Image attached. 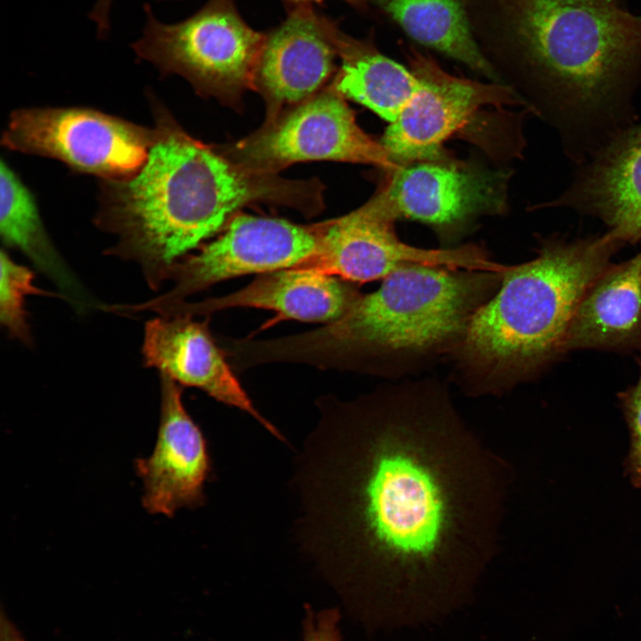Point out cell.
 Instances as JSON below:
<instances>
[{
	"mask_svg": "<svg viewBox=\"0 0 641 641\" xmlns=\"http://www.w3.org/2000/svg\"><path fill=\"white\" fill-rule=\"evenodd\" d=\"M216 239L185 256L168 271L171 289L134 305H118L119 313L152 311L159 315L193 294L220 281L251 273L296 268L316 252L319 231L284 219L247 215L231 216Z\"/></svg>",
	"mask_w": 641,
	"mask_h": 641,
	"instance_id": "8",
	"label": "cell"
},
{
	"mask_svg": "<svg viewBox=\"0 0 641 641\" xmlns=\"http://www.w3.org/2000/svg\"><path fill=\"white\" fill-rule=\"evenodd\" d=\"M146 162L133 176L106 181L98 227L117 237L106 254L137 264L157 290L171 266L216 233L232 215L256 202L300 211L308 205V181L251 171L219 149L187 134L158 115Z\"/></svg>",
	"mask_w": 641,
	"mask_h": 641,
	"instance_id": "2",
	"label": "cell"
},
{
	"mask_svg": "<svg viewBox=\"0 0 641 641\" xmlns=\"http://www.w3.org/2000/svg\"><path fill=\"white\" fill-rule=\"evenodd\" d=\"M388 174L385 184L361 207L393 223H426L447 246L475 219L506 207L508 178L499 170L444 157L400 165Z\"/></svg>",
	"mask_w": 641,
	"mask_h": 641,
	"instance_id": "9",
	"label": "cell"
},
{
	"mask_svg": "<svg viewBox=\"0 0 641 641\" xmlns=\"http://www.w3.org/2000/svg\"><path fill=\"white\" fill-rule=\"evenodd\" d=\"M338 55L329 18L312 5L290 8L284 21L266 33L252 88L266 102V121L320 92L337 70Z\"/></svg>",
	"mask_w": 641,
	"mask_h": 641,
	"instance_id": "13",
	"label": "cell"
},
{
	"mask_svg": "<svg viewBox=\"0 0 641 641\" xmlns=\"http://www.w3.org/2000/svg\"><path fill=\"white\" fill-rule=\"evenodd\" d=\"M329 29L340 62L331 86L394 122L418 92V78L410 69L382 54L369 39L353 37L330 19Z\"/></svg>",
	"mask_w": 641,
	"mask_h": 641,
	"instance_id": "19",
	"label": "cell"
},
{
	"mask_svg": "<svg viewBox=\"0 0 641 641\" xmlns=\"http://www.w3.org/2000/svg\"><path fill=\"white\" fill-rule=\"evenodd\" d=\"M361 295L340 278L290 268L262 273L246 287L225 296L194 303L184 301L162 316L193 317L252 307L273 311L280 320L329 323L342 317Z\"/></svg>",
	"mask_w": 641,
	"mask_h": 641,
	"instance_id": "17",
	"label": "cell"
},
{
	"mask_svg": "<svg viewBox=\"0 0 641 641\" xmlns=\"http://www.w3.org/2000/svg\"><path fill=\"white\" fill-rule=\"evenodd\" d=\"M623 244L609 231L544 240L535 258L508 266L448 361L469 395H499L532 379L564 353L573 313Z\"/></svg>",
	"mask_w": 641,
	"mask_h": 641,
	"instance_id": "5",
	"label": "cell"
},
{
	"mask_svg": "<svg viewBox=\"0 0 641 641\" xmlns=\"http://www.w3.org/2000/svg\"><path fill=\"white\" fill-rule=\"evenodd\" d=\"M159 1H164V0H159ZM173 1H174V0H173Z\"/></svg>",
	"mask_w": 641,
	"mask_h": 641,
	"instance_id": "27",
	"label": "cell"
},
{
	"mask_svg": "<svg viewBox=\"0 0 641 641\" xmlns=\"http://www.w3.org/2000/svg\"><path fill=\"white\" fill-rule=\"evenodd\" d=\"M339 620L337 608L315 612L311 605L305 604L302 641H341Z\"/></svg>",
	"mask_w": 641,
	"mask_h": 641,
	"instance_id": "24",
	"label": "cell"
},
{
	"mask_svg": "<svg viewBox=\"0 0 641 641\" xmlns=\"http://www.w3.org/2000/svg\"><path fill=\"white\" fill-rule=\"evenodd\" d=\"M640 374L635 385L620 394L630 433L627 472L634 486L641 488V360Z\"/></svg>",
	"mask_w": 641,
	"mask_h": 641,
	"instance_id": "23",
	"label": "cell"
},
{
	"mask_svg": "<svg viewBox=\"0 0 641 641\" xmlns=\"http://www.w3.org/2000/svg\"><path fill=\"white\" fill-rule=\"evenodd\" d=\"M288 4H289L292 7L296 6H301V5H312L313 4H320L324 0H285ZM348 4L356 7V8H365L366 3L364 0H341Z\"/></svg>",
	"mask_w": 641,
	"mask_h": 641,
	"instance_id": "26",
	"label": "cell"
},
{
	"mask_svg": "<svg viewBox=\"0 0 641 641\" xmlns=\"http://www.w3.org/2000/svg\"><path fill=\"white\" fill-rule=\"evenodd\" d=\"M506 271L404 266L321 328L250 341L249 360L255 366L299 362L389 378L419 372L448 359Z\"/></svg>",
	"mask_w": 641,
	"mask_h": 641,
	"instance_id": "3",
	"label": "cell"
},
{
	"mask_svg": "<svg viewBox=\"0 0 641 641\" xmlns=\"http://www.w3.org/2000/svg\"><path fill=\"white\" fill-rule=\"evenodd\" d=\"M549 207L599 218L614 238L641 240V123L621 130L583 163Z\"/></svg>",
	"mask_w": 641,
	"mask_h": 641,
	"instance_id": "15",
	"label": "cell"
},
{
	"mask_svg": "<svg viewBox=\"0 0 641 641\" xmlns=\"http://www.w3.org/2000/svg\"><path fill=\"white\" fill-rule=\"evenodd\" d=\"M155 135V129L92 110L24 109L12 115L3 143L118 181L142 168Z\"/></svg>",
	"mask_w": 641,
	"mask_h": 641,
	"instance_id": "10",
	"label": "cell"
},
{
	"mask_svg": "<svg viewBox=\"0 0 641 641\" xmlns=\"http://www.w3.org/2000/svg\"><path fill=\"white\" fill-rule=\"evenodd\" d=\"M161 411L152 453L135 463L144 488L142 505L150 514L172 517L183 507L201 506L210 472L207 442L182 400V385L160 375Z\"/></svg>",
	"mask_w": 641,
	"mask_h": 641,
	"instance_id": "14",
	"label": "cell"
},
{
	"mask_svg": "<svg viewBox=\"0 0 641 641\" xmlns=\"http://www.w3.org/2000/svg\"><path fill=\"white\" fill-rule=\"evenodd\" d=\"M0 232L6 247L21 252L77 311L90 304L82 284L51 241L36 201L17 174L1 161Z\"/></svg>",
	"mask_w": 641,
	"mask_h": 641,
	"instance_id": "20",
	"label": "cell"
},
{
	"mask_svg": "<svg viewBox=\"0 0 641 641\" xmlns=\"http://www.w3.org/2000/svg\"><path fill=\"white\" fill-rule=\"evenodd\" d=\"M0 265L1 324L11 337L29 346L33 344V338L25 309L26 298L30 295L48 296H61V295L45 291L35 286L34 272L13 261L4 249L1 250Z\"/></svg>",
	"mask_w": 641,
	"mask_h": 641,
	"instance_id": "22",
	"label": "cell"
},
{
	"mask_svg": "<svg viewBox=\"0 0 641 641\" xmlns=\"http://www.w3.org/2000/svg\"><path fill=\"white\" fill-rule=\"evenodd\" d=\"M511 34L567 156L583 163L636 123L641 16L621 0H507Z\"/></svg>",
	"mask_w": 641,
	"mask_h": 641,
	"instance_id": "4",
	"label": "cell"
},
{
	"mask_svg": "<svg viewBox=\"0 0 641 641\" xmlns=\"http://www.w3.org/2000/svg\"><path fill=\"white\" fill-rule=\"evenodd\" d=\"M641 345V251L610 265L588 287L568 327L564 353Z\"/></svg>",
	"mask_w": 641,
	"mask_h": 641,
	"instance_id": "18",
	"label": "cell"
},
{
	"mask_svg": "<svg viewBox=\"0 0 641 641\" xmlns=\"http://www.w3.org/2000/svg\"><path fill=\"white\" fill-rule=\"evenodd\" d=\"M317 226L320 239L315 254L293 269L363 283L384 280L398 269L411 264L492 272L507 268L492 261L477 245L439 249L410 246L398 238L393 222L375 216L361 207Z\"/></svg>",
	"mask_w": 641,
	"mask_h": 641,
	"instance_id": "11",
	"label": "cell"
},
{
	"mask_svg": "<svg viewBox=\"0 0 641 641\" xmlns=\"http://www.w3.org/2000/svg\"><path fill=\"white\" fill-rule=\"evenodd\" d=\"M142 353L145 367L246 412L275 438L286 442L252 403L212 338L207 321L191 316L153 318L145 324Z\"/></svg>",
	"mask_w": 641,
	"mask_h": 641,
	"instance_id": "16",
	"label": "cell"
},
{
	"mask_svg": "<svg viewBox=\"0 0 641 641\" xmlns=\"http://www.w3.org/2000/svg\"><path fill=\"white\" fill-rule=\"evenodd\" d=\"M390 16L415 41L495 79L479 48L463 0H364Z\"/></svg>",
	"mask_w": 641,
	"mask_h": 641,
	"instance_id": "21",
	"label": "cell"
},
{
	"mask_svg": "<svg viewBox=\"0 0 641 641\" xmlns=\"http://www.w3.org/2000/svg\"><path fill=\"white\" fill-rule=\"evenodd\" d=\"M113 0H97L89 12V18L95 23L97 35L108 36L110 31V12Z\"/></svg>",
	"mask_w": 641,
	"mask_h": 641,
	"instance_id": "25",
	"label": "cell"
},
{
	"mask_svg": "<svg viewBox=\"0 0 641 641\" xmlns=\"http://www.w3.org/2000/svg\"><path fill=\"white\" fill-rule=\"evenodd\" d=\"M408 61L420 85L381 141L397 165L444 158L446 140L484 106L523 103L510 88L452 76L415 49Z\"/></svg>",
	"mask_w": 641,
	"mask_h": 641,
	"instance_id": "12",
	"label": "cell"
},
{
	"mask_svg": "<svg viewBox=\"0 0 641 641\" xmlns=\"http://www.w3.org/2000/svg\"><path fill=\"white\" fill-rule=\"evenodd\" d=\"M135 54L162 74L187 79L200 93L235 104L252 88L266 33L251 28L233 0H207L192 15L174 23L159 20L150 4Z\"/></svg>",
	"mask_w": 641,
	"mask_h": 641,
	"instance_id": "6",
	"label": "cell"
},
{
	"mask_svg": "<svg viewBox=\"0 0 641 641\" xmlns=\"http://www.w3.org/2000/svg\"><path fill=\"white\" fill-rule=\"evenodd\" d=\"M219 150L240 166L263 174H276L309 160L368 164L388 173L400 166L381 142L359 126L345 98L331 85L251 135Z\"/></svg>",
	"mask_w": 641,
	"mask_h": 641,
	"instance_id": "7",
	"label": "cell"
},
{
	"mask_svg": "<svg viewBox=\"0 0 641 641\" xmlns=\"http://www.w3.org/2000/svg\"><path fill=\"white\" fill-rule=\"evenodd\" d=\"M288 481L299 554L348 604L395 580L479 566L496 546L506 465L428 378L319 399Z\"/></svg>",
	"mask_w": 641,
	"mask_h": 641,
	"instance_id": "1",
	"label": "cell"
}]
</instances>
